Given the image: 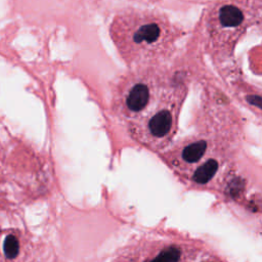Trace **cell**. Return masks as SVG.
<instances>
[{
    "instance_id": "1",
    "label": "cell",
    "mask_w": 262,
    "mask_h": 262,
    "mask_svg": "<svg viewBox=\"0 0 262 262\" xmlns=\"http://www.w3.org/2000/svg\"><path fill=\"white\" fill-rule=\"evenodd\" d=\"M112 35L124 57L135 60L163 53L172 40L173 32L163 17L138 12L116 18Z\"/></svg>"
},
{
    "instance_id": "2",
    "label": "cell",
    "mask_w": 262,
    "mask_h": 262,
    "mask_svg": "<svg viewBox=\"0 0 262 262\" xmlns=\"http://www.w3.org/2000/svg\"><path fill=\"white\" fill-rule=\"evenodd\" d=\"M211 24V32L217 33V35L212 37V39H216L221 33H223L222 38L231 42V40L238 38V33L245 29L246 10L237 5V3H223L215 9Z\"/></svg>"
},
{
    "instance_id": "3",
    "label": "cell",
    "mask_w": 262,
    "mask_h": 262,
    "mask_svg": "<svg viewBox=\"0 0 262 262\" xmlns=\"http://www.w3.org/2000/svg\"><path fill=\"white\" fill-rule=\"evenodd\" d=\"M150 98V89L147 83L137 81L132 84L126 95V106L129 111L137 113L142 111Z\"/></svg>"
},
{
    "instance_id": "4",
    "label": "cell",
    "mask_w": 262,
    "mask_h": 262,
    "mask_svg": "<svg viewBox=\"0 0 262 262\" xmlns=\"http://www.w3.org/2000/svg\"><path fill=\"white\" fill-rule=\"evenodd\" d=\"M172 127V115L167 110H162L155 114L148 122V129L154 136H166Z\"/></svg>"
},
{
    "instance_id": "5",
    "label": "cell",
    "mask_w": 262,
    "mask_h": 262,
    "mask_svg": "<svg viewBox=\"0 0 262 262\" xmlns=\"http://www.w3.org/2000/svg\"><path fill=\"white\" fill-rule=\"evenodd\" d=\"M217 169L218 163L215 160H209L194 172L193 180L200 184H205L211 180Z\"/></svg>"
},
{
    "instance_id": "6",
    "label": "cell",
    "mask_w": 262,
    "mask_h": 262,
    "mask_svg": "<svg viewBox=\"0 0 262 262\" xmlns=\"http://www.w3.org/2000/svg\"><path fill=\"white\" fill-rule=\"evenodd\" d=\"M207 143L204 140H200L187 145L182 151V158L188 163H195L205 154Z\"/></svg>"
},
{
    "instance_id": "7",
    "label": "cell",
    "mask_w": 262,
    "mask_h": 262,
    "mask_svg": "<svg viewBox=\"0 0 262 262\" xmlns=\"http://www.w3.org/2000/svg\"><path fill=\"white\" fill-rule=\"evenodd\" d=\"M20 246L18 239L12 235L8 234L5 236L3 242V252L5 255V258L7 259H14L19 254Z\"/></svg>"
},
{
    "instance_id": "8",
    "label": "cell",
    "mask_w": 262,
    "mask_h": 262,
    "mask_svg": "<svg viewBox=\"0 0 262 262\" xmlns=\"http://www.w3.org/2000/svg\"><path fill=\"white\" fill-rule=\"evenodd\" d=\"M179 250L175 248H170L161 252L151 262H177L179 260Z\"/></svg>"
}]
</instances>
